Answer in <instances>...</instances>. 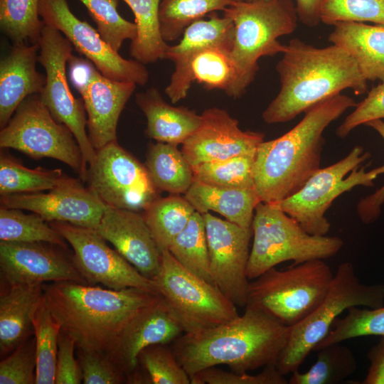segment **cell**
Segmentation results:
<instances>
[{
    "label": "cell",
    "mask_w": 384,
    "mask_h": 384,
    "mask_svg": "<svg viewBox=\"0 0 384 384\" xmlns=\"http://www.w3.org/2000/svg\"><path fill=\"white\" fill-rule=\"evenodd\" d=\"M235 36L233 21L216 11L190 24L183 31L178 43L169 46L166 59L172 60L190 53L210 47L232 50Z\"/></svg>",
    "instance_id": "32"
},
{
    "label": "cell",
    "mask_w": 384,
    "mask_h": 384,
    "mask_svg": "<svg viewBox=\"0 0 384 384\" xmlns=\"http://www.w3.org/2000/svg\"><path fill=\"white\" fill-rule=\"evenodd\" d=\"M95 21L102 38L116 51L125 40L137 36L134 23L122 18L117 11L119 0H79Z\"/></svg>",
    "instance_id": "43"
},
{
    "label": "cell",
    "mask_w": 384,
    "mask_h": 384,
    "mask_svg": "<svg viewBox=\"0 0 384 384\" xmlns=\"http://www.w3.org/2000/svg\"><path fill=\"white\" fill-rule=\"evenodd\" d=\"M195 211L188 200L179 194L159 197L143 211L161 252L168 250L171 242L185 228Z\"/></svg>",
    "instance_id": "33"
},
{
    "label": "cell",
    "mask_w": 384,
    "mask_h": 384,
    "mask_svg": "<svg viewBox=\"0 0 384 384\" xmlns=\"http://www.w3.org/2000/svg\"><path fill=\"white\" fill-rule=\"evenodd\" d=\"M316 362L305 373L296 370L289 384H339L357 368L353 351L341 342L329 344L318 350Z\"/></svg>",
    "instance_id": "35"
},
{
    "label": "cell",
    "mask_w": 384,
    "mask_h": 384,
    "mask_svg": "<svg viewBox=\"0 0 384 384\" xmlns=\"http://www.w3.org/2000/svg\"><path fill=\"white\" fill-rule=\"evenodd\" d=\"M370 156L356 146L342 159L319 169L297 193L278 203L280 208L307 233L326 235L331 224L325 213L333 201L356 186H373V181L384 174V164L369 171H366L368 164L359 169Z\"/></svg>",
    "instance_id": "10"
},
{
    "label": "cell",
    "mask_w": 384,
    "mask_h": 384,
    "mask_svg": "<svg viewBox=\"0 0 384 384\" xmlns=\"http://www.w3.org/2000/svg\"><path fill=\"white\" fill-rule=\"evenodd\" d=\"M367 336H384V305L375 309L349 308L344 317H338L334 321L330 331L315 346L314 351L331 343Z\"/></svg>",
    "instance_id": "41"
},
{
    "label": "cell",
    "mask_w": 384,
    "mask_h": 384,
    "mask_svg": "<svg viewBox=\"0 0 384 384\" xmlns=\"http://www.w3.org/2000/svg\"><path fill=\"white\" fill-rule=\"evenodd\" d=\"M324 0H295L299 21L308 27L321 22V10Z\"/></svg>",
    "instance_id": "52"
},
{
    "label": "cell",
    "mask_w": 384,
    "mask_h": 384,
    "mask_svg": "<svg viewBox=\"0 0 384 384\" xmlns=\"http://www.w3.org/2000/svg\"><path fill=\"white\" fill-rule=\"evenodd\" d=\"M175 68L165 93L171 103L184 99L194 82L208 90H221L235 98L238 70L231 50L210 47L171 60Z\"/></svg>",
    "instance_id": "22"
},
{
    "label": "cell",
    "mask_w": 384,
    "mask_h": 384,
    "mask_svg": "<svg viewBox=\"0 0 384 384\" xmlns=\"http://www.w3.org/2000/svg\"><path fill=\"white\" fill-rule=\"evenodd\" d=\"M247 1H252V0H247Z\"/></svg>",
    "instance_id": "53"
},
{
    "label": "cell",
    "mask_w": 384,
    "mask_h": 384,
    "mask_svg": "<svg viewBox=\"0 0 384 384\" xmlns=\"http://www.w3.org/2000/svg\"><path fill=\"white\" fill-rule=\"evenodd\" d=\"M138 366L143 368L146 383H191L190 376L168 344H154L144 348L138 356Z\"/></svg>",
    "instance_id": "42"
},
{
    "label": "cell",
    "mask_w": 384,
    "mask_h": 384,
    "mask_svg": "<svg viewBox=\"0 0 384 384\" xmlns=\"http://www.w3.org/2000/svg\"><path fill=\"white\" fill-rule=\"evenodd\" d=\"M35 337H29L0 362L1 384H33L36 380Z\"/></svg>",
    "instance_id": "45"
},
{
    "label": "cell",
    "mask_w": 384,
    "mask_h": 384,
    "mask_svg": "<svg viewBox=\"0 0 384 384\" xmlns=\"http://www.w3.org/2000/svg\"><path fill=\"white\" fill-rule=\"evenodd\" d=\"M136 85L107 78L91 66L87 78L76 85L87 114L88 137L95 150L117 141L119 116Z\"/></svg>",
    "instance_id": "20"
},
{
    "label": "cell",
    "mask_w": 384,
    "mask_h": 384,
    "mask_svg": "<svg viewBox=\"0 0 384 384\" xmlns=\"http://www.w3.org/2000/svg\"><path fill=\"white\" fill-rule=\"evenodd\" d=\"M49 223L72 247L73 262L88 284H100L115 290L133 287L156 292L154 280L144 276L112 249L95 229L65 222Z\"/></svg>",
    "instance_id": "14"
},
{
    "label": "cell",
    "mask_w": 384,
    "mask_h": 384,
    "mask_svg": "<svg viewBox=\"0 0 384 384\" xmlns=\"http://www.w3.org/2000/svg\"><path fill=\"white\" fill-rule=\"evenodd\" d=\"M39 0H0V26L14 43H38L45 26Z\"/></svg>",
    "instance_id": "40"
},
{
    "label": "cell",
    "mask_w": 384,
    "mask_h": 384,
    "mask_svg": "<svg viewBox=\"0 0 384 384\" xmlns=\"http://www.w3.org/2000/svg\"><path fill=\"white\" fill-rule=\"evenodd\" d=\"M75 340L61 331L58 338L55 384H79L82 381L80 366L75 358Z\"/></svg>",
    "instance_id": "49"
},
{
    "label": "cell",
    "mask_w": 384,
    "mask_h": 384,
    "mask_svg": "<svg viewBox=\"0 0 384 384\" xmlns=\"http://www.w3.org/2000/svg\"><path fill=\"white\" fill-rule=\"evenodd\" d=\"M329 41L355 60L364 78L384 83V26L357 22H339Z\"/></svg>",
    "instance_id": "27"
},
{
    "label": "cell",
    "mask_w": 384,
    "mask_h": 384,
    "mask_svg": "<svg viewBox=\"0 0 384 384\" xmlns=\"http://www.w3.org/2000/svg\"><path fill=\"white\" fill-rule=\"evenodd\" d=\"M132 9L137 26V36L132 41L130 54L143 63L166 59L169 45L164 40L160 26L161 0H123Z\"/></svg>",
    "instance_id": "31"
},
{
    "label": "cell",
    "mask_w": 384,
    "mask_h": 384,
    "mask_svg": "<svg viewBox=\"0 0 384 384\" xmlns=\"http://www.w3.org/2000/svg\"><path fill=\"white\" fill-rule=\"evenodd\" d=\"M223 11L235 26L231 55L238 70V98L254 80L260 58L286 50L278 38L293 33L299 18L292 0H242Z\"/></svg>",
    "instance_id": "5"
},
{
    "label": "cell",
    "mask_w": 384,
    "mask_h": 384,
    "mask_svg": "<svg viewBox=\"0 0 384 384\" xmlns=\"http://www.w3.org/2000/svg\"><path fill=\"white\" fill-rule=\"evenodd\" d=\"M253 242L247 267L250 280L287 261L299 264L335 256L341 238L307 233L278 203L260 202L252 222Z\"/></svg>",
    "instance_id": "6"
},
{
    "label": "cell",
    "mask_w": 384,
    "mask_h": 384,
    "mask_svg": "<svg viewBox=\"0 0 384 384\" xmlns=\"http://www.w3.org/2000/svg\"><path fill=\"white\" fill-rule=\"evenodd\" d=\"M383 305V284H363L351 262L341 264L321 302L304 320L290 327L287 341L276 363L277 370L284 376L298 370L344 311L353 306L375 309Z\"/></svg>",
    "instance_id": "7"
},
{
    "label": "cell",
    "mask_w": 384,
    "mask_h": 384,
    "mask_svg": "<svg viewBox=\"0 0 384 384\" xmlns=\"http://www.w3.org/2000/svg\"><path fill=\"white\" fill-rule=\"evenodd\" d=\"M77 180L67 176L60 169L27 168L13 156L1 153V196L49 191Z\"/></svg>",
    "instance_id": "30"
},
{
    "label": "cell",
    "mask_w": 384,
    "mask_h": 384,
    "mask_svg": "<svg viewBox=\"0 0 384 384\" xmlns=\"http://www.w3.org/2000/svg\"><path fill=\"white\" fill-rule=\"evenodd\" d=\"M365 125L375 130L384 140V122L382 119H374ZM384 203V184L375 193L361 198L357 203V213L363 223L370 224L375 222L381 213V206Z\"/></svg>",
    "instance_id": "50"
},
{
    "label": "cell",
    "mask_w": 384,
    "mask_h": 384,
    "mask_svg": "<svg viewBox=\"0 0 384 384\" xmlns=\"http://www.w3.org/2000/svg\"><path fill=\"white\" fill-rule=\"evenodd\" d=\"M0 146L20 151L33 159H57L85 181L87 166L74 135L53 117L40 94L26 97L1 129Z\"/></svg>",
    "instance_id": "11"
},
{
    "label": "cell",
    "mask_w": 384,
    "mask_h": 384,
    "mask_svg": "<svg viewBox=\"0 0 384 384\" xmlns=\"http://www.w3.org/2000/svg\"><path fill=\"white\" fill-rule=\"evenodd\" d=\"M255 154H245L191 166L194 179L217 187L255 188Z\"/></svg>",
    "instance_id": "39"
},
{
    "label": "cell",
    "mask_w": 384,
    "mask_h": 384,
    "mask_svg": "<svg viewBox=\"0 0 384 384\" xmlns=\"http://www.w3.org/2000/svg\"><path fill=\"white\" fill-rule=\"evenodd\" d=\"M36 341V384L55 383L59 322L51 314L43 294L32 316Z\"/></svg>",
    "instance_id": "34"
},
{
    "label": "cell",
    "mask_w": 384,
    "mask_h": 384,
    "mask_svg": "<svg viewBox=\"0 0 384 384\" xmlns=\"http://www.w3.org/2000/svg\"><path fill=\"white\" fill-rule=\"evenodd\" d=\"M191 384H287L288 380L277 370L269 365L257 375L225 371L215 366L203 369L191 378Z\"/></svg>",
    "instance_id": "47"
},
{
    "label": "cell",
    "mask_w": 384,
    "mask_h": 384,
    "mask_svg": "<svg viewBox=\"0 0 384 384\" xmlns=\"http://www.w3.org/2000/svg\"><path fill=\"white\" fill-rule=\"evenodd\" d=\"M76 349L84 384L129 383L127 375L107 353Z\"/></svg>",
    "instance_id": "46"
},
{
    "label": "cell",
    "mask_w": 384,
    "mask_h": 384,
    "mask_svg": "<svg viewBox=\"0 0 384 384\" xmlns=\"http://www.w3.org/2000/svg\"><path fill=\"white\" fill-rule=\"evenodd\" d=\"M0 240L46 242L67 249V241L41 215L26 214L20 209L0 208Z\"/></svg>",
    "instance_id": "38"
},
{
    "label": "cell",
    "mask_w": 384,
    "mask_h": 384,
    "mask_svg": "<svg viewBox=\"0 0 384 384\" xmlns=\"http://www.w3.org/2000/svg\"><path fill=\"white\" fill-rule=\"evenodd\" d=\"M168 250L188 270L214 284L210 274L205 222L201 213L196 210L193 213L185 228L171 242Z\"/></svg>",
    "instance_id": "36"
},
{
    "label": "cell",
    "mask_w": 384,
    "mask_h": 384,
    "mask_svg": "<svg viewBox=\"0 0 384 384\" xmlns=\"http://www.w3.org/2000/svg\"><path fill=\"white\" fill-rule=\"evenodd\" d=\"M1 206L26 210L41 215L48 223L65 222L96 229L106 205L79 180L48 193L1 196Z\"/></svg>",
    "instance_id": "18"
},
{
    "label": "cell",
    "mask_w": 384,
    "mask_h": 384,
    "mask_svg": "<svg viewBox=\"0 0 384 384\" xmlns=\"http://www.w3.org/2000/svg\"><path fill=\"white\" fill-rule=\"evenodd\" d=\"M38 61L46 71V83L40 96L53 117L74 135L85 163L90 165L96 150L88 137L83 101L76 99L68 85L66 63L73 57V45L58 30L45 25L38 41Z\"/></svg>",
    "instance_id": "13"
},
{
    "label": "cell",
    "mask_w": 384,
    "mask_h": 384,
    "mask_svg": "<svg viewBox=\"0 0 384 384\" xmlns=\"http://www.w3.org/2000/svg\"><path fill=\"white\" fill-rule=\"evenodd\" d=\"M136 102L146 118L145 134L156 142L183 144L201 123V114L184 107L170 105L154 87L137 93Z\"/></svg>",
    "instance_id": "26"
},
{
    "label": "cell",
    "mask_w": 384,
    "mask_h": 384,
    "mask_svg": "<svg viewBox=\"0 0 384 384\" xmlns=\"http://www.w3.org/2000/svg\"><path fill=\"white\" fill-rule=\"evenodd\" d=\"M201 115L199 127L182 144L181 151L191 166L256 153L264 141L263 133L242 131L225 110L211 107Z\"/></svg>",
    "instance_id": "19"
},
{
    "label": "cell",
    "mask_w": 384,
    "mask_h": 384,
    "mask_svg": "<svg viewBox=\"0 0 384 384\" xmlns=\"http://www.w3.org/2000/svg\"><path fill=\"white\" fill-rule=\"evenodd\" d=\"M372 22L384 26V0H324L321 22Z\"/></svg>",
    "instance_id": "44"
},
{
    "label": "cell",
    "mask_w": 384,
    "mask_h": 384,
    "mask_svg": "<svg viewBox=\"0 0 384 384\" xmlns=\"http://www.w3.org/2000/svg\"><path fill=\"white\" fill-rule=\"evenodd\" d=\"M290 327L257 309L245 307L242 315L201 331L183 334L171 348L191 378L199 371L226 365L233 372L247 373L276 365Z\"/></svg>",
    "instance_id": "3"
},
{
    "label": "cell",
    "mask_w": 384,
    "mask_h": 384,
    "mask_svg": "<svg viewBox=\"0 0 384 384\" xmlns=\"http://www.w3.org/2000/svg\"><path fill=\"white\" fill-rule=\"evenodd\" d=\"M46 302L76 348L108 353L132 322L160 295L139 288L105 289L75 282L44 283Z\"/></svg>",
    "instance_id": "1"
},
{
    "label": "cell",
    "mask_w": 384,
    "mask_h": 384,
    "mask_svg": "<svg viewBox=\"0 0 384 384\" xmlns=\"http://www.w3.org/2000/svg\"><path fill=\"white\" fill-rule=\"evenodd\" d=\"M184 197L200 213L212 210L247 228H251L255 208L261 202L255 188L217 187L196 179Z\"/></svg>",
    "instance_id": "28"
},
{
    "label": "cell",
    "mask_w": 384,
    "mask_h": 384,
    "mask_svg": "<svg viewBox=\"0 0 384 384\" xmlns=\"http://www.w3.org/2000/svg\"><path fill=\"white\" fill-rule=\"evenodd\" d=\"M384 118V83L373 87L367 96L358 103L336 130L340 138L347 137L357 127L374 119Z\"/></svg>",
    "instance_id": "48"
},
{
    "label": "cell",
    "mask_w": 384,
    "mask_h": 384,
    "mask_svg": "<svg viewBox=\"0 0 384 384\" xmlns=\"http://www.w3.org/2000/svg\"><path fill=\"white\" fill-rule=\"evenodd\" d=\"M240 1L242 0H161L159 20L162 37L166 42L175 41L193 22Z\"/></svg>",
    "instance_id": "37"
},
{
    "label": "cell",
    "mask_w": 384,
    "mask_h": 384,
    "mask_svg": "<svg viewBox=\"0 0 384 384\" xmlns=\"http://www.w3.org/2000/svg\"><path fill=\"white\" fill-rule=\"evenodd\" d=\"M202 215L213 282L236 306L245 307L250 283L247 267L252 227L243 228L209 212Z\"/></svg>",
    "instance_id": "16"
},
{
    "label": "cell",
    "mask_w": 384,
    "mask_h": 384,
    "mask_svg": "<svg viewBox=\"0 0 384 384\" xmlns=\"http://www.w3.org/2000/svg\"><path fill=\"white\" fill-rule=\"evenodd\" d=\"M95 230L144 276L155 277L161 252L142 213L106 206Z\"/></svg>",
    "instance_id": "21"
},
{
    "label": "cell",
    "mask_w": 384,
    "mask_h": 384,
    "mask_svg": "<svg viewBox=\"0 0 384 384\" xmlns=\"http://www.w3.org/2000/svg\"><path fill=\"white\" fill-rule=\"evenodd\" d=\"M370 362L366 378L362 384H384V336L373 346L367 353Z\"/></svg>",
    "instance_id": "51"
},
{
    "label": "cell",
    "mask_w": 384,
    "mask_h": 384,
    "mask_svg": "<svg viewBox=\"0 0 384 384\" xmlns=\"http://www.w3.org/2000/svg\"><path fill=\"white\" fill-rule=\"evenodd\" d=\"M43 284H1L0 355L4 358L33 334L32 316Z\"/></svg>",
    "instance_id": "25"
},
{
    "label": "cell",
    "mask_w": 384,
    "mask_h": 384,
    "mask_svg": "<svg viewBox=\"0 0 384 384\" xmlns=\"http://www.w3.org/2000/svg\"><path fill=\"white\" fill-rule=\"evenodd\" d=\"M46 242H0L1 284H33L75 282L87 284L80 274L73 255Z\"/></svg>",
    "instance_id": "17"
},
{
    "label": "cell",
    "mask_w": 384,
    "mask_h": 384,
    "mask_svg": "<svg viewBox=\"0 0 384 384\" xmlns=\"http://www.w3.org/2000/svg\"><path fill=\"white\" fill-rule=\"evenodd\" d=\"M85 181L106 206L117 208L144 211L159 197L145 165L117 141L96 150Z\"/></svg>",
    "instance_id": "12"
},
{
    "label": "cell",
    "mask_w": 384,
    "mask_h": 384,
    "mask_svg": "<svg viewBox=\"0 0 384 384\" xmlns=\"http://www.w3.org/2000/svg\"><path fill=\"white\" fill-rule=\"evenodd\" d=\"M356 105L351 97L336 95L306 111L287 133L259 144L253 175L261 202L279 203L305 184L320 169L324 130Z\"/></svg>",
    "instance_id": "4"
},
{
    "label": "cell",
    "mask_w": 384,
    "mask_h": 384,
    "mask_svg": "<svg viewBox=\"0 0 384 384\" xmlns=\"http://www.w3.org/2000/svg\"><path fill=\"white\" fill-rule=\"evenodd\" d=\"M183 333L160 296L132 322L107 354L127 375L129 383L131 375L138 367V356L144 348L154 344H169Z\"/></svg>",
    "instance_id": "23"
},
{
    "label": "cell",
    "mask_w": 384,
    "mask_h": 384,
    "mask_svg": "<svg viewBox=\"0 0 384 384\" xmlns=\"http://www.w3.org/2000/svg\"><path fill=\"white\" fill-rule=\"evenodd\" d=\"M324 260L272 267L250 280L245 307L261 311L292 327L307 317L326 295L333 280Z\"/></svg>",
    "instance_id": "8"
},
{
    "label": "cell",
    "mask_w": 384,
    "mask_h": 384,
    "mask_svg": "<svg viewBox=\"0 0 384 384\" xmlns=\"http://www.w3.org/2000/svg\"><path fill=\"white\" fill-rule=\"evenodd\" d=\"M39 43H14L0 63V127L3 128L20 104L28 96L40 94L46 83L36 70Z\"/></svg>",
    "instance_id": "24"
},
{
    "label": "cell",
    "mask_w": 384,
    "mask_h": 384,
    "mask_svg": "<svg viewBox=\"0 0 384 384\" xmlns=\"http://www.w3.org/2000/svg\"><path fill=\"white\" fill-rule=\"evenodd\" d=\"M153 280L183 334H196L239 315L237 306L216 286L188 270L169 250L161 252Z\"/></svg>",
    "instance_id": "9"
},
{
    "label": "cell",
    "mask_w": 384,
    "mask_h": 384,
    "mask_svg": "<svg viewBox=\"0 0 384 384\" xmlns=\"http://www.w3.org/2000/svg\"><path fill=\"white\" fill-rule=\"evenodd\" d=\"M38 11L45 25L61 32L105 77L139 85L147 82L149 73L144 64L122 58L97 29L72 13L66 0H39Z\"/></svg>",
    "instance_id": "15"
},
{
    "label": "cell",
    "mask_w": 384,
    "mask_h": 384,
    "mask_svg": "<svg viewBox=\"0 0 384 384\" xmlns=\"http://www.w3.org/2000/svg\"><path fill=\"white\" fill-rule=\"evenodd\" d=\"M276 70L281 86L262 112L267 124L290 121L346 89L353 90L356 95L367 91L368 81L355 60L335 44L317 48L292 39Z\"/></svg>",
    "instance_id": "2"
},
{
    "label": "cell",
    "mask_w": 384,
    "mask_h": 384,
    "mask_svg": "<svg viewBox=\"0 0 384 384\" xmlns=\"http://www.w3.org/2000/svg\"><path fill=\"white\" fill-rule=\"evenodd\" d=\"M145 166L159 191L185 193L193 181L192 167L178 146L157 142L151 144Z\"/></svg>",
    "instance_id": "29"
}]
</instances>
